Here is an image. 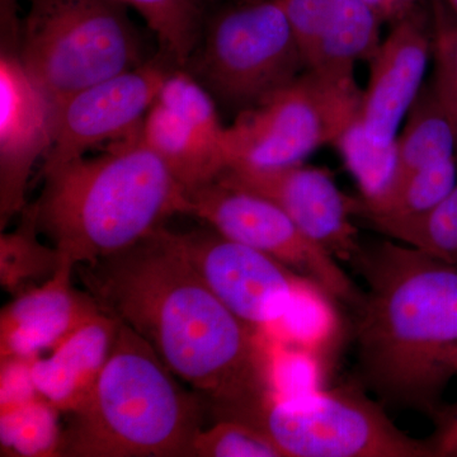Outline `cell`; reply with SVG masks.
<instances>
[{"label":"cell","instance_id":"6da1fadb","mask_svg":"<svg viewBox=\"0 0 457 457\" xmlns=\"http://www.w3.org/2000/svg\"><path fill=\"white\" fill-rule=\"evenodd\" d=\"M75 272L102 311L143 337L216 420H231L276 392V360L263 333L216 297L165 227Z\"/></svg>","mask_w":457,"mask_h":457},{"label":"cell","instance_id":"7a4b0ae2","mask_svg":"<svg viewBox=\"0 0 457 457\" xmlns=\"http://www.w3.org/2000/svg\"><path fill=\"white\" fill-rule=\"evenodd\" d=\"M352 264L368 284L357 308L361 380L381 403L444 418L457 378V267L390 240L362 246Z\"/></svg>","mask_w":457,"mask_h":457},{"label":"cell","instance_id":"3957f363","mask_svg":"<svg viewBox=\"0 0 457 457\" xmlns=\"http://www.w3.org/2000/svg\"><path fill=\"white\" fill-rule=\"evenodd\" d=\"M141 128L97 156L42 177L40 197L23 212L49 237L59 266L75 270L120 253L171 216L187 215V189L150 149Z\"/></svg>","mask_w":457,"mask_h":457},{"label":"cell","instance_id":"277c9868","mask_svg":"<svg viewBox=\"0 0 457 457\" xmlns=\"http://www.w3.org/2000/svg\"><path fill=\"white\" fill-rule=\"evenodd\" d=\"M176 378L154 348L119 320L97 383L69 414L59 456L195 457L200 404Z\"/></svg>","mask_w":457,"mask_h":457},{"label":"cell","instance_id":"5b68a950","mask_svg":"<svg viewBox=\"0 0 457 457\" xmlns=\"http://www.w3.org/2000/svg\"><path fill=\"white\" fill-rule=\"evenodd\" d=\"M17 55L56 110L87 87L150 57L125 5L114 0H23Z\"/></svg>","mask_w":457,"mask_h":457},{"label":"cell","instance_id":"8992f818","mask_svg":"<svg viewBox=\"0 0 457 457\" xmlns=\"http://www.w3.org/2000/svg\"><path fill=\"white\" fill-rule=\"evenodd\" d=\"M185 69L218 106L237 114L308 66L279 0H236L212 12Z\"/></svg>","mask_w":457,"mask_h":457},{"label":"cell","instance_id":"52a82bcc","mask_svg":"<svg viewBox=\"0 0 457 457\" xmlns=\"http://www.w3.org/2000/svg\"><path fill=\"white\" fill-rule=\"evenodd\" d=\"M361 98L354 75L306 69L227 126L228 168L270 170L303 163L320 147L338 144L356 120Z\"/></svg>","mask_w":457,"mask_h":457},{"label":"cell","instance_id":"ba28073f","mask_svg":"<svg viewBox=\"0 0 457 457\" xmlns=\"http://www.w3.org/2000/svg\"><path fill=\"white\" fill-rule=\"evenodd\" d=\"M233 420L269 436L282 457L435 456L431 444L409 437L381 404L351 387L273 392Z\"/></svg>","mask_w":457,"mask_h":457},{"label":"cell","instance_id":"9c48e42d","mask_svg":"<svg viewBox=\"0 0 457 457\" xmlns=\"http://www.w3.org/2000/svg\"><path fill=\"white\" fill-rule=\"evenodd\" d=\"M431 56L432 29L417 12L392 26L369 62L359 113L336 145L362 203H374L392 187L396 139L425 86Z\"/></svg>","mask_w":457,"mask_h":457},{"label":"cell","instance_id":"30bf717a","mask_svg":"<svg viewBox=\"0 0 457 457\" xmlns=\"http://www.w3.org/2000/svg\"><path fill=\"white\" fill-rule=\"evenodd\" d=\"M165 234L228 311L263 335L281 327L296 335L302 308L328 299L282 262L210 227Z\"/></svg>","mask_w":457,"mask_h":457},{"label":"cell","instance_id":"8fae6325","mask_svg":"<svg viewBox=\"0 0 457 457\" xmlns=\"http://www.w3.org/2000/svg\"><path fill=\"white\" fill-rule=\"evenodd\" d=\"M187 215L222 237L282 262L317 286L328 299L359 308L363 293L335 255L305 236L287 213L267 198L213 179L187 189Z\"/></svg>","mask_w":457,"mask_h":457},{"label":"cell","instance_id":"7c38bea8","mask_svg":"<svg viewBox=\"0 0 457 457\" xmlns=\"http://www.w3.org/2000/svg\"><path fill=\"white\" fill-rule=\"evenodd\" d=\"M173 68L179 66L158 53L137 68L92 84L65 99L56 110L53 144L42 161L41 179L96 146L139 130Z\"/></svg>","mask_w":457,"mask_h":457},{"label":"cell","instance_id":"4fadbf2b","mask_svg":"<svg viewBox=\"0 0 457 457\" xmlns=\"http://www.w3.org/2000/svg\"><path fill=\"white\" fill-rule=\"evenodd\" d=\"M216 179L272 201L338 260L352 263L362 249L352 219L356 198L343 194L324 168L303 163L270 170L228 168Z\"/></svg>","mask_w":457,"mask_h":457},{"label":"cell","instance_id":"5bb4252c","mask_svg":"<svg viewBox=\"0 0 457 457\" xmlns=\"http://www.w3.org/2000/svg\"><path fill=\"white\" fill-rule=\"evenodd\" d=\"M56 108L16 51L0 55V228L25 210L33 168L49 152Z\"/></svg>","mask_w":457,"mask_h":457},{"label":"cell","instance_id":"9a60e30c","mask_svg":"<svg viewBox=\"0 0 457 457\" xmlns=\"http://www.w3.org/2000/svg\"><path fill=\"white\" fill-rule=\"evenodd\" d=\"M74 269L59 266L46 281L23 288L0 315L2 359L33 360L50 352L84 321L102 312L88 291H78Z\"/></svg>","mask_w":457,"mask_h":457},{"label":"cell","instance_id":"2e32d148","mask_svg":"<svg viewBox=\"0 0 457 457\" xmlns=\"http://www.w3.org/2000/svg\"><path fill=\"white\" fill-rule=\"evenodd\" d=\"M119 320L99 312L62 339L46 357L31 362L33 384L60 413H74L88 399L106 365Z\"/></svg>","mask_w":457,"mask_h":457},{"label":"cell","instance_id":"e0dca14e","mask_svg":"<svg viewBox=\"0 0 457 457\" xmlns=\"http://www.w3.org/2000/svg\"><path fill=\"white\" fill-rule=\"evenodd\" d=\"M144 140L186 189L212 182L227 170V155L179 114L156 101L143 122Z\"/></svg>","mask_w":457,"mask_h":457},{"label":"cell","instance_id":"ac0fdd59","mask_svg":"<svg viewBox=\"0 0 457 457\" xmlns=\"http://www.w3.org/2000/svg\"><path fill=\"white\" fill-rule=\"evenodd\" d=\"M456 158V120L437 97L431 83H425L396 139L395 167L390 189L416 171Z\"/></svg>","mask_w":457,"mask_h":457},{"label":"cell","instance_id":"d6986e66","mask_svg":"<svg viewBox=\"0 0 457 457\" xmlns=\"http://www.w3.org/2000/svg\"><path fill=\"white\" fill-rule=\"evenodd\" d=\"M381 21L365 0H336L326 33L311 68L354 75L361 62H370L380 46Z\"/></svg>","mask_w":457,"mask_h":457},{"label":"cell","instance_id":"ffe728a7","mask_svg":"<svg viewBox=\"0 0 457 457\" xmlns=\"http://www.w3.org/2000/svg\"><path fill=\"white\" fill-rule=\"evenodd\" d=\"M143 17L159 44V54L185 68L195 53L216 0H114Z\"/></svg>","mask_w":457,"mask_h":457},{"label":"cell","instance_id":"44dd1931","mask_svg":"<svg viewBox=\"0 0 457 457\" xmlns=\"http://www.w3.org/2000/svg\"><path fill=\"white\" fill-rule=\"evenodd\" d=\"M365 221L390 239L457 267V183L428 212L408 218Z\"/></svg>","mask_w":457,"mask_h":457},{"label":"cell","instance_id":"7402d4cb","mask_svg":"<svg viewBox=\"0 0 457 457\" xmlns=\"http://www.w3.org/2000/svg\"><path fill=\"white\" fill-rule=\"evenodd\" d=\"M456 183L457 158L411 174L375 203L356 198L354 216L368 220L420 215L440 203Z\"/></svg>","mask_w":457,"mask_h":457},{"label":"cell","instance_id":"603a6c76","mask_svg":"<svg viewBox=\"0 0 457 457\" xmlns=\"http://www.w3.org/2000/svg\"><path fill=\"white\" fill-rule=\"evenodd\" d=\"M60 411L38 396L23 407L0 413L2 455L51 457L60 455Z\"/></svg>","mask_w":457,"mask_h":457},{"label":"cell","instance_id":"cb8c5ba5","mask_svg":"<svg viewBox=\"0 0 457 457\" xmlns=\"http://www.w3.org/2000/svg\"><path fill=\"white\" fill-rule=\"evenodd\" d=\"M38 230L29 213L13 233L0 237V282L9 293L17 294L29 282L46 281L59 269L53 246L42 245Z\"/></svg>","mask_w":457,"mask_h":457},{"label":"cell","instance_id":"d4e9b609","mask_svg":"<svg viewBox=\"0 0 457 457\" xmlns=\"http://www.w3.org/2000/svg\"><path fill=\"white\" fill-rule=\"evenodd\" d=\"M156 101L179 114L207 143L219 147L227 155V126L221 123L218 104L187 69H171L162 84Z\"/></svg>","mask_w":457,"mask_h":457},{"label":"cell","instance_id":"484cf974","mask_svg":"<svg viewBox=\"0 0 457 457\" xmlns=\"http://www.w3.org/2000/svg\"><path fill=\"white\" fill-rule=\"evenodd\" d=\"M195 457H282L269 436L245 422L216 420L201 429L195 441Z\"/></svg>","mask_w":457,"mask_h":457},{"label":"cell","instance_id":"4316f807","mask_svg":"<svg viewBox=\"0 0 457 457\" xmlns=\"http://www.w3.org/2000/svg\"><path fill=\"white\" fill-rule=\"evenodd\" d=\"M432 25V56L435 71L429 80L433 90L457 122V21L435 0Z\"/></svg>","mask_w":457,"mask_h":457},{"label":"cell","instance_id":"83f0119b","mask_svg":"<svg viewBox=\"0 0 457 457\" xmlns=\"http://www.w3.org/2000/svg\"><path fill=\"white\" fill-rule=\"evenodd\" d=\"M302 50L306 66L312 60L326 32L336 0H279Z\"/></svg>","mask_w":457,"mask_h":457},{"label":"cell","instance_id":"f1b7e54d","mask_svg":"<svg viewBox=\"0 0 457 457\" xmlns=\"http://www.w3.org/2000/svg\"><path fill=\"white\" fill-rule=\"evenodd\" d=\"M31 362L27 359H2V413L23 407L40 396L33 384Z\"/></svg>","mask_w":457,"mask_h":457},{"label":"cell","instance_id":"f546056e","mask_svg":"<svg viewBox=\"0 0 457 457\" xmlns=\"http://www.w3.org/2000/svg\"><path fill=\"white\" fill-rule=\"evenodd\" d=\"M381 23L395 25L418 12L420 0H365Z\"/></svg>","mask_w":457,"mask_h":457},{"label":"cell","instance_id":"4dcf8cb0","mask_svg":"<svg viewBox=\"0 0 457 457\" xmlns=\"http://www.w3.org/2000/svg\"><path fill=\"white\" fill-rule=\"evenodd\" d=\"M431 445L435 456L457 457V411L445 418L441 432Z\"/></svg>","mask_w":457,"mask_h":457},{"label":"cell","instance_id":"1f68e13d","mask_svg":"<svg viewBox=\"0 0 457 457\" xmlns=\"http://www.w3.org/2000/svg\"><path fill=\"white\" fill-rule=\"evenodd\" d=\"M446 2H447V4H449L451 11H453V13H455L456 17H457V0H446Z\"/></svg>","mask_w":457,"mask_h":457}]
</instances>
